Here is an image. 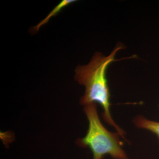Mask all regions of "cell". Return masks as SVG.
Masks as SVG:
<instances>
[{"label": "cell", "mask_w": 159, "mask_h": 159, "mask_svg": "<svg viewBox=\"0 0 159 159\" xmlns=\"http://www.w3.org/2000/svg\"><path fill=\"white\" fill-rule=\"evenodd\" d=\"M134 122L137 127L150 131L159 137V122L151 121L142 116H138L134 119Z\"/></svg>", "instance_id": "3"}, {"label": "cell", "mask_w": 159, "mask_h": 159, "mask_svg": "<svg viewBox=\"0 0 159 159\" xmlns=\"http://www.w3.org/2000/svg\"><path fill=\"white\" fill-rule=\"evenodd\" d=\"M84 111L89 121L88 130L84 138L77 140V144L90 148L93 159H103L107 154L115 159H128L121 146L120 134L111 132L103 126L98 116L96 103L84 106Z\"/></svg>", "instance_id": "2"}, {"label": "cell", "mask_w": 159, "mask_h": 159, "mask_svg": "<svg viewBox=\"0 0 159 159\" xmlns=\"http://www.w3.org/2000/svg\"><path fill=\"white\" fill-rule=\"evenodd\" d=\"M122 48V45H118L108 56L97 52L88 64L76 68L75 78L80 84L85 87V93L80 99L81 105L99 103L103 108L102 117L106 122L115 127L121 136L124 138L123 130L116 124L111 116L109 90L106 76L108 66L116 61L115 56Z\"/></svg>", "instance_id": "1"}, {"label": "cell", "mask_w": 159, "mask_h": 159, "mask_svg": "<svg viewBox=\"0 0 159 159\" xmlns=\"http://www.w3.org/2000/svg\"><path fill=\"white\" fill-rule=\"evenodd\" d=\"M76 2V1H74V0H63V1H61L58 5H57L54 7V9H52V11L49 13V14L44 19L40 22L37 25L33 28L32 31H33V32H37L42 26L48 22L50 20L51 18L57 15L63 8H65L66 7L68 6L71 3L74 2Z\"/></svg>", "instance_id": "4"}]
</instances>
